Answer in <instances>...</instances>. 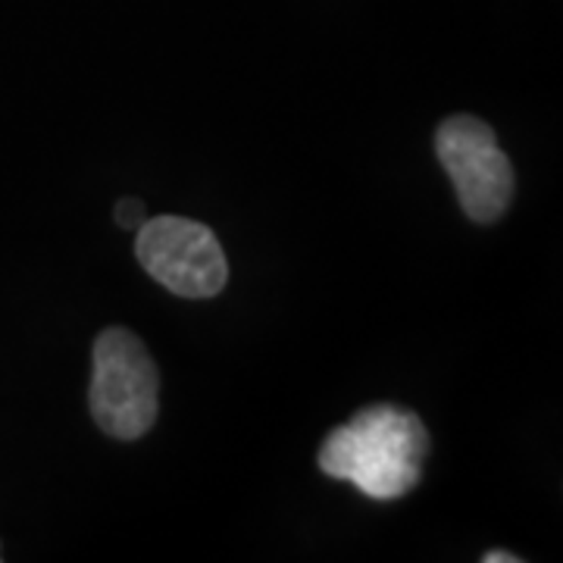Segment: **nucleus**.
<instances>
[{
    "label": "nucleus",
    "mask_w": 563,
    "mask_h": 563,
    "mask_svg": "<svg viewBox=\"0 0 563 563\" xmlns=\"http://www.w3.org/2000/svg\"><path fill=\"white\" fill-rule=\"evenodd\" d=\"M429 432L417 413L395 404L366 407L320 448V470L373 501H395L420 483Z\"/></svg>",
    "instance_id": "f257e3e1"
},
{
    "label": "nucleus",
    "mask_w": 563,
    "mask_h": 563,
    "mask_svg": "<svg viewBox=\"0 0 563 563\" xmlns=\"http://www.w3.org/2000/svg\"><path fill=\"white\" fill-rule=\"evenodd\" d=\"M161 376L147 347L129 329H103L95 342L91 417L107 435L135 442L157 422Z\"/></svg>",
    "instance_id": "f03ea898"
},
{
    "label": "nucleus",
    "mask_w": 563,
    "mask_h": 563,
    "mask_svg": "<svg viewBox=\"0 0 563 563\" xmlns=\"http://www.w3.org/2000/svg\"><path fill=\"white\" fill-rule=\"evenodd\" d=\"M135 254L144 273L179 298L203 301L220 295L229 282L225 251L203 222L185 217L144 220L139 225Z\"/></svg>",
    "instance_id": "7ed1b4c3"
},
{
    "label": "nucleus",
    "mask_w": 563,
    "mask_h": 563,
    "mask_svg": "<svg viewBox=\"0 0 563 563\" xmlns=\"http://www.w3.org/2000/svg\"><path fill=\"white\" fill-rule=\"evenodd\" d=\"M435 154L451 176L463 213L473 222H495L514 198V166L492 125L476 117H451L439 125Z\"/></svg>",
    "instance_id": "20e7f679"
},
{
    "label": "nucleus",
    "mask_w": 563,
    "mask_h": 563,
    "mask_svg": "<svg viewBox=\"0 0 563 563\" xmlns=\"http://www.w3.org/2000/svg\"><path fill=\"white\" fill-rule=\"evenodd\" d=\"M144 220H147V210L139 198H125V201L117 203V222L122 229H139Z\"/></svg>",
    "instance_id": "39448f33"
},
{
    "label": "nucleus",
    "mask_w": 563,
    "mask_h": 563,
    "mask_svg": "<svg viewBox=\"0 0 563 563\" xmlns=\"http://www.w3.org/2000/svg\"><path fill=\"white\" fill-rule=\"evenodd\" d=\"M483 563H520V558L504 554V551H488V554H483Z\"/></svg>",
    "instance_id": "423d86ee"
}]
</instances>
